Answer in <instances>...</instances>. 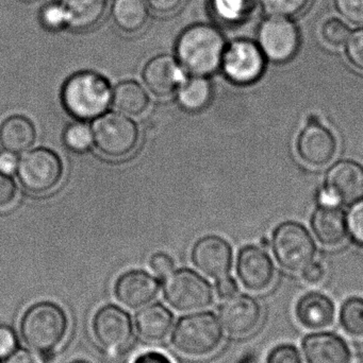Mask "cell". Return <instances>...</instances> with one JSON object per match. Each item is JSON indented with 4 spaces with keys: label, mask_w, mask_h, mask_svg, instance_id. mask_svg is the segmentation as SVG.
Returning a JSON list of instances; mask_svg holds the SVG:
<instances>
[{
    "label": "cell",
    "mask_w": 363,
    "mask_h": 363,
    "mask_svg": "<svg viewBox=\"0 0 363 363\" xmlns=\"http://www.w3.org/2000/svg\"><path fill=\"white\" fill-rule=\"evenodd\" d=\"M159 291V281L153 275L142 270L123 273L114 285L115 298L130 309L146 306L157 298Z\"/></svg>",
    "instance_id": "cell-18"
},
{
    "label": "cell",
    "mask_w": 363,
    "mask_h": 363,
    "mask_svg": "<svg viewBox=\"0 0 363 363\" xmlns=\"http://www.w3.org/2000/svg\"><path fill=\"white\" fill-rule=\"evenodd\" d=\"M296 151L307 165L322 167L330 163L336 155V138L320 123L318 117L311 115L296 140Z\"/></svg>",
    "instance_id": "cell-13"
},
{
    "label": "cell",
    "mask_w": 363,
    "mask_h": 363,
    "mask_svg": "<svg viewBox=\"0 0 363 363\" xmlns=\"http://www.w3.org/2000/svg\"><path fill=\"white\" fill-rule=\"evenodd\" d=\"M257 44L268 61L286 63L300 49V29L289 17L268 16L258 27Z\"/></svg>",
    "instance_id": "cell-10"
},
{
    "label": "cell",
    "mask_w": 363,
    "mask_h": 363,
    "mask_svg": "<svg viewBox=\"0 0 363 363\" xmlns=\"http://www.w3.org/2000/svg\"><path fill=\"white\" fill-rule=\"evenodd\" d=\"M212 97V83L207 77L193 76L185 80L177 93L179 106L189 113L202 112L210 104Z\"/></svg>",
    "instance_id": "cell-26"
},
{
    "label": "cell",
    "mask_w": 363,
    "mask_h": 363,
    "mask_svg": "<svg viewBox=\"0 0 363 363\" xmlns=\"http://www.w3.org/2000/svg\"><path fill=\"white\" fill-rule=\"evenodd\" d=\"M192 262L208 277L221 279L232 268V247L225 239L217 235L202 237L192 249Z\"/></svg>",
    "instance_id": "cell-16"
},
{
    "label": "cell",
    "mask_w": 363,
    "mask_h": 363,
    "mask_svg": "<svg viewBox=\"0 0 363 363\" xmlns=\"http://www.w3.org/2000/svg\"><path fill=\"white\" fill-rule=\"evenodd\" d=\"M311 228L318 240L323 245H340L347 235V216L339 206L320 205L311 217Z\"/></svg>",
    "instance_id": "cell-21"
},
{
    "label": "cell",
    "mask_w": 363,
    "mask_h": 363,
    "mask_svg": "<svg viewBox=\"0 0 363 363\" xmlns=\"http://www.w3.org/2000/svg\"><path fill=\"white\" fill-rule=\"evenodd\" d=\"M112 100L119 112L131 116L144 113L149 104V97L144 87L134 80L119 83L113 91Z\"/></svg>",
    "instance_id": "cell-27"
},
{
    "label": "cell",
    "mask_w": 363,
    "mask_h": 363,
    "mask_svg": "<svg viewBox=\"0 0 363 363\" xmlns=\"http://www.w3.org/2000/svg\"><path fill=\"white\" fill-rule=\"evenodd\" d=\"M311 0H259L262 10L268 16H298L306 10Z\"/></svg>",
    "instance_id": "cell-32"
},
{
    "label": "cell",
    "mask_w": 363,
    "mask_h": 363,
    "mask_svg": "<svg viewBox=\"0 0 363 363\" xmlns=\"http://www.w3.org/2000/svg\"><path fill=\"white\" fill-rule=\"evenodd\" d=\"M345 46L352 65L363 72V27L352 32Z\"/></svg>",
    "instance_id": "cell-36"
},
{
    "label": "cell",
    "mask_w": 363,
    "mask_h": 363,
    "mask_svg": "<svg viewBox=\"0 0 363 363\" xmlns=\"http://www.w3.org/2000/svg\"><path fill=\"white\" fill-rule=\"evenodd\" d=\"M149 6L145 0H114L111 16L115 26L125 33H136L146 25Z\"/></svg>",
    "instance_id": "cell-25"
},
{
    "label": "cell",
    "mask_w": 363,
    "mask_h": 363,
    "mask_svg": "<svg viewBox=\"0 0 363 363\" xmlns=\"http://www.w3.org/2000/svg\"><path fill=\"white\" fill-rule=\"evenodd\" d=\"M294 313L303 328L324 330L332 326L336 319V305L326 294L311 291L298 298Z\"/></svg>",
    "instance_id": "cell-20"
},
{
    "label": "cell",
    "mask_w": 363,
    "mask_h": 363,
    "mask_svg": "<svg viewBox=\"0 0 363 363\" xmlns=\"http://www.w3.org/2000/svg\"><path fill=\"white\" fill-rule=\"evenodd\" d=\"M68 328L67 313L53 301L34 303L23 311L19 321L23 342L42 358L55 353L65 340Z\"/></svg>",
    "instance_id": "cell-2"
},
{
    "label": "cell",
    "mask_w": 363,
    "mask_h": 363,
    "mask_svg": "<svg viewBox=\"0 0 363 363\" xmlns=\"http://www.w3.org/2000/svg\"><path fill=\"white\" fill-rule=\"evenodd\" d=\"M63 142L66 148L74 152H85L93 144V132L81 121L70 123L64 130Z\"/></svg>",
    "instance_id": "cell-31"
},
{
    "label": "cell",
    "mask_w": 363,
    "mask_h": 363,
    "mask_svg": "<svg viewBox=\"0 0 363 363\" xmlns=\"http://www.w3.org/2000/svg\"><path fill=\"white\" fill-rule=\"evenodd\" d=\"M272 245L277 262L293 272H302L315 258V241L307 228L298 222L279 224L273 233Z\"/></svg>",
    "instance_id": "cell-6"
},
{
    "label": "cell",
    "mask_w": 363,
    "mask_h": 363,
    "mask_svg": "<svg viewBox=\"0 0 363 363\" xmlns=\"http://www.w3.org/2000/svg\"><path fill=\"white\" fill-rule=\"evenodd\" d=\"M302 277L309 285H319L325 277V269L318 262H311L302 271Z\"/></svg>",
    "instance_id": "cell-42"
},
{
    "label": "cell",
    "mask_w": 363,
    "mask_h": 363,
    "mask_svg": "<svg viewBox=\"0 0 363 363\" xmlns=\"http://www.w3.org/2000/svg\"><path fill=\"white\" fill-rule=\"evenodd\" d=\"M17 176L21 185L32 194L53 190L63 177V163L50 149L36 148L28 151L17 164Z\"/></svg>",
    "instance_id": "cell-9"
},
{
    "label": "cell",
    "mask_w": 363,
    "mask_h": 363,
    "mask_svg": "<svg viewBox=\"0 0 363 363\" xmlns=\"http://www.w3.org/2000/svg\"><path fill=\"white\" fill-rule=\"evenodd\" d=\"M151 10L159 14H170L178 10L183 0H145Z\"/></svg>",
    "instance_id": "cell-43"
},
{
    "label": "cell",
    "mask_w": 363,
    "mask_h": 363,
    "mask_svg": "<svg viewBox=\"0 0 363 363\" xmlns=\"http://www.w3.org/2000/svg\"><path fill=\"white\" fill-rule=\"evenodd\" d=\"M211 13L228 26L244 23L254 11V0H210Z\"/></svg>",
    "instance_id": "cell-28"
},
{
    "label": "cell",
    "mask_w": 363,
    "mask_h": 363,
    "mask_svg": "<svg viewBox=\"0 0 363 363\" xmlns=\"http://www.w3.org/2000/svg\"><path fill=\"white\" fill-rule=\"evenodd\" d=\"M65 9L68 29H90L97 25L106 13L108 0H60Z\"/></svg>",
    "instance_id": "cell-24"
},
{
    "label": "cell",
    "mask_w": 363,
    "mask_h": 363,
    "mask_svg": "<svg viewBox=\"0 0 363 363\" xmlns=\"http://www.w3.org/2000/svg\"><path fill=\"white\" fill-rule=\"evenodd\" d=\"M323 189L337 206L358 202L363 199V166L352 160L337 162L326 174Z\"/></svg>",
    "instance_id": "cell-12"
},
{
    "label": "cell",
    "mask_w": 363,
    "mask_h": 363,
    "mask_svg": "<svg viewBox=\"0 0 363 363\" xmlns=\"http://www.w3.org/2000/svg\"><path fill=\"white\" fill-rule=\"evenodd\" d=\"M339 323L349 336L363 338V298L351 296L341 305Z\"/></svg>",
    "instance_id": "cell-29"
},
{
    "label": "cell",
    "mask_w": 363,
    "mask_h": 363,
    "mask_svg": "<svg viewBox=\"0 0 363 363\" xmlns=\"http://www.w3.org/2000/svg\"><path fill=\"white\" fill-rule=\"evenodd\" d=\"M237 274L246 289L260 292L272 285L274 264L262 247L246 245L239 252Z\"/></svg>",
    "instance_id": "cell-15"
},
{
    "label": "cell",
    "mask_w": 363,
    "mask_h": 363,
    "mask_svg": "<svg viewBox=\"0 0 363 363\" xmlns=\"http://www.w3.org/2000/svg\"><path fill=\"white\" fill-rule=\"evenodd\" d=\"M347 224L352 239L363 247V199L352 204L347 216Z\"/></svg>",
    "instance_id": "cell-35"
},
{
    "label": "cell",
    "mask_w": 363,
    "mask_h": 363,
    "mask_svg": "<svg viewBox=\"0 0 363 363\" xmlns=\"http://www.w3.org/2000/svg\"><path fill=\"white\" fill-rule=\"evenodd\" d=\"M61 100L68 114L78 121H92L104 115L112 101V89L106 77L93 70H81L68 77L62 86Z\"/></svg>",
    "instance_id": "cell-3"
},
{
    "label": "cell",
    "mask_w": 363,
    "mask_h": 363,
    "mask_svg": "<svg viewBox=\"0 0 363 363\" xmlns=\"http://www.w3.org/2000/svg\"><path fill=\"white\" fill-rule=\"evenodd\" d=\"M92 332L100 347L107 351L125 350L134 337V324L129 313L117 305L100 307L92 320Z\"/></svg>",
    "instance_id": "cell-11"
},
{
    "label": "cell",
    "mask_w": 363,
    "mask_h": 363,
    "mask_svg": "<svg viewBox=\"0 0 363 363\" xmlns=\"http://www.w3.org/2000/svg\"><path fill=\"white\" fill-rule=\"evenodd\" d=\"M38 21L49 32H59L68 28L65 9L60 0L43 4L38 11Z\"/></svg>",
    "instance_id": "cell-30"
},
{
    "label": "cell",
    "mask_w": 363,
    "mask_h": 363,
    "mask_svg": "<svg viewBox=\"0 0 363 363\" xmlns=\"http://www.w3.org/2000/svg\"><path fill=\"white\" fill-rule=\"evenodd\" d=\"M226 45L225 36L217 26L193 23L177 38L174 57L188 74L208 77L221 68Z\"/></svg>",
    "instance_id": "cell-1"
},
{
    "label": "cell",
    "mask_w": 363,
    "mask_h": 363,
    "mask_svg": "<svg viewBox=\"0 0 363 363\" xmlns=\"http://www.w3.org/2000/svg\"><path fill=\"white\" fill-rule=\"evenodd\" d=\"M36 130L23 115H11L0 123V146L4 151L19 155L33 146Z\"/></svg>",
    "instance_id": "cell-22"
},
{
    "label": "cell",
    "mask_w": 363,
    "mask_h": 363,
    "mask_svg": "<svg viewBox=\"0 0 363 363\" xmlns=\"http://www.w3.org/2000/svg\"><path fill=\"white\" fill-rule=\"evenodd\" d=\"M17 187L9 174L0 172V208L9 206L16 196Z\"/></svg>",
    "instance_id": "cell-39"
},
{
    "label": "cell",
    "mask_w": 363,
    "mask_h": 363,
    "mask_svg": "<svg viewBox=\"0 0 363 363\" xmlns=\"http://www.w3.org/2000/svg\"><path fill=\"white\" fill-rule=\"evenodd\" d=\"M6 363H42L36 354L27 350H17L8 356Z\"/></svg>",
    "instance_id": "cell-45"
},
{
    "label": "cell",
    "mask_w": 363,
    "mask_h": 363,
    "mask_svg": "<svg viewBox=\"0 0 363 363\" xmlns=\"http://www.w3.org/2000/svg\"><path fill=\"white\" fill-rule=\"evenodd\" d=\"M266 61L257 42L237 38L226 45L220 69L228 81L244 86L257 82L264 76Z\"/></svg>",
    "instance_id": "cell-7"
},
{
    "label": "cell",
    "mask_w": 363,
    "mask_h": 363,
    "mask_svg": "<svg viewBox=\"0 0 363 363\" xmlns=\"http://www.w3.org/2000/svg\"><path fill=\"white\" fill-rule=\"evenodd\" d=\"M223 338V325L219 318L205 311L180 318L173 330L170 342L181 355L202 358L215 353Z\"/></svg>",
    "instance_id": "cell-4"
},
{
    "label": "cell",
    "mask_w": 363,
    "mask_h": 363,
    "mask_svg": "<svg viewBox=\"0 0 363 363\" xmlns=\"http://www.w3.org/2000/svg\"><path fill=\"white\" fill-rule=\"evenodd\" d=\"M339 14L354 25L363 26V0H335Z\"/></svg>",
    "instance_id": "cell-37"
},
{
    "label": "cell",
    "mask_w": 363,
    "mask_h": 363,
    "mask_svg": "<svg viewBox=\"0 0 363 363\" xmlns=\"http://www.w3.org/2000/svg\"><path fill=\"white\" fill-rule=\"evenodd\" d=\"M223 328L234 336H244L256 330L261 321L262 308L249 294H238L227 298L219 311Z\"/></svg>",
    "instance_id": "cell-14"
},
{
    "label": "cell",
    "mask_w": 363,
    "mask_h": 363,
    "mask_svg": "<svg viewBox=\"0 0 363 363\" xmlns=\"http://www.w3.org/2000/svg\"><path fill=\"white\" fill-rule=\"evenodd\" d=\"M266 363H304V360L296 345L281 343L269 352Z\"/></svg>",
    "instance_id": "cell-34"
},
{
    "label": "cell",
    "mask_w": 363,
    "mask_h": 363,
    "mask_svg": "<svg viewBox=\"0 0 363 363\" xmlns=\"http://www.w3.org/2000/svg\"><path fill=\"white\" fill-rule=\"evenodd\" d=\"M306 363H352V352L347 341L330 332L307 335L302 341Z\"/></svg>",
    "instance_id": "cell-19"
},
{
    "label": "cell",
    "mask_w": 363,
    "mask_h": 363,
    "mask_svg": "<svg viewBox=\"0 0 363 363\" xmlns=\"http://www.w3.org/2000/svg\"><path fill=\"white\" fill-rule=\"evenodd\" d=\"M351 28L342 19L332 17L322 26V40L330 47H341L345 45L351 35Z\"/></svg>",
    "instance_id": "cell-33"
},
{
    "label": "cell",
    "mask_w": 363,
    "mask_h": 363,
    "mask_svg": "<svg viewBox=\"0 0 363 363\" xmlns=\"http://www.w3.org/2000/svg\"><path fill=\"white\" fill-rule=\"evenodd\" d=\"M142 78L147 89L157 96L166 97L185 82V70L176 57L159 55L151 57L143 68Z\"/></svg>",
    "instance_id": "cell-17"
},
{
    "label": "cell",
    "mask_w": 363,
    "mask_h": 363,
    "mask_svg": "<svg viewBox=\"0 0 363 363\" xmlns=\"http://www.w3.org/2000/svg\"><path fill=\"white\" fill-rule=\"evenodd\" d=\"M174 315L160 303L149 305L136 315L138 334L147 341L163 340L172 330Z\"/></svg>",
    "instance_id": "cell-23"
},
{
    "label": "cell",
    "mask_w": 363,
    "mask_h": 363,
    "mask_svg": "<svg viewBox=\"0 0 363 363\" xmlns=\"http://www.w3.org/2000/svg\"><path fill=\"white\" fill-rule=\"evenodd\" d=\"M132 363H174L173 360L168 357L166 354L162 353L160 351H151L143 352V353L139 354L136 358H134V362Z\"/></svg>",
    "instance_id": "cell-44"
},
{
    "label": "cell",
    "mask_w": 363,
    "mask_h": 363,
    "mask_svg": "<svg viewBox=\"0 0 363 363\" xmlns=\"http://www.w3.org/2000/svg\"><path fill=\"white\" fill-rule=\"evenodd\" d=\"M149 266L157 277H166L174 271L175 262L168 254L159 252L151 256Z\"/></svg>",
    "instance_id": "cell-38"
},
{
    "label": "cell",
    "mask_w": 363,
    "mask_h": 363,
    "mask_svg": "<svg viewBox=\"0 0 363 363\" xmlns=\"http://www.w3.org/2000/svg\"><path fill=\"white\" fill-rule=\"evenodd\" d=\"M17 164L18 161L14 153L8 152V151L0 153V172L6 174H12L14 170H16Z\"/></svg>",
    "instance_id": "cell-46"
},
{
    "label": "cell",
    "mask_w": 363,
    "mask_h": 363,
    "mask_svg": "<svg viewBox=\"0 0 363 363\" xmlns=\"http://www.w3.org/2000/svg\"><path fill=\"white\" fill-rule=\"evenodd\" d=\"M70 363H91V362H87V360H85V359H75V360H72V362H70Z\"/></svg>",
    "instance_id": "cell-47"
},
{
    "label": "cell",
    "mask_w": 363,
    "mask_h": 363,
    "mask_svg": "<svg viewBox=\"0 0 363 363\" xmlns=\"http://www.w3.org/2000/svg\"><path fill=\"white\" fill-rule=\"evenodd\" d=\"M215 290H217V294L220 298L227 300L238 294L239 286L236 279L225 275L217 281Z\"/></svg>",
    "instance_id": "cell-41"
},
{
    "label": "cell",
    "mask_w": 363,
    "mask_h": 363,
    "mask_svg": "<svg viewBox=\"0 0 363 363\" xmlns=\"http://www.w3.org/2000/svg\"><path fill=\"white\" fill-rule=\"evenodd\" d=\"M92 132L98 150L113 159L129 155L139 143L136 123L119 113H108L96 118Z\"/></svg>",
    "instance_id": "cell-8"
},
{
    "label": "cell",
    "mask_w": 363,
    "mask_h": 363,
    "mask_svg": "<svg viewBox=\"0 0 363 363\" xmlns=\"http://www.w3.org/2000/svg\"><path fill=\"white\" fill-rule=\"evenodd\" d=\"M163 292L168 304L181 313L207 308L215 296L210 284L190 269H179L168 275Z\"/></svg>",
    "instance_id": "cell-5"
},
{
    "label": "cell",
    "mask_w": 363,
    "mask_h": 363,
    "mask_svg": "<svg viewBox=\"0 0 363 363\" xmlns=\"http://www.w3.org/2000/svg\"><path fill=\"white\" fill-rule=\"evenodd\" d=\"M17 347L16 335L11 328L0 326V358L8 357Z\"/></svg>",
    "instance_id": "cell-40"
}]
</instances>
